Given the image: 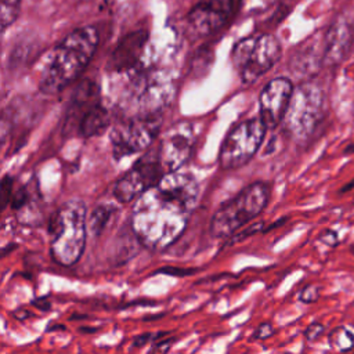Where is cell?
<instances>
[{
	"label": "cell",
	"mask_w": 354,
	"mask_h": 354,
	"mask_svg": "<svg viewBox=\"0 0 354 354\" xmlns=\"http://www.w3.org/2000/svg\"><path fill=\"white\" fill-rule=\"evenodd\" d=\"M199 185L189 173L173 171L144 192L131 213V227L137 239L148 249L162 250L185 230L196 207Z\"/></svg>",
	"instance_id": "6da1fadb"
},
{
	"label": "cell",
	"mask_w": 354,
	"mask_h": 354,
	"mask_svg": "<svg viewBox=\"0 0 354 354\" xmlns=\"http://www.w3.org/2000/svg\"><path fill=\"white\" fill-rule=\"evenodd\" d=\"M94 26H82L66 35L53 51V57L39 79V90L54 95L75 82L90 64L97 46Z\"/></svg>",
	"instance_id": "7a4b0ae2"
},
{
	"label": "cell",
	"mask_w": 354,
	"mask_h": 354,
	"mask_svg": "<svg viewBox=\"0 0 354 354\" xmlns=\"http://www.w3.org/2000/svg\"><path fill=\"white\" fill-rule=\"evenodd\" d=\"M48 234L51 257L59 266H72L83 254L87 236V210L80 199L62 203L54 213Z\"/></svg>",
	"instance_id": "3957f363"
},
{
	"label": "cell",
	"mask_w": 354,
	"mask_h": 354,
	"mask_svg": "<svg viewBox=\"0 0 354 354\" xmlns=\"http://www.w3.org/2000/svg\"><path fill=\"white\" fill-rule=\"evenodd\" d=\"M270 185L256 181L224 202L213 214L209 232L213 238H230L241 227L259 216L268 203Z\"/></svg>",
	"instance_id": "277c9868"
},
{
	"label": "cell",
	"mask_w": 354,
	"mask_h": 354,
	"mask_svg": "<svg viewBox=\"0 0 354 354\" xmlns=\"http://www.w3.org/2000/svg\"><path fill=\"white\" fill-rule=\"evenodd\" d=\"M282 47L271 33H260L239 40L232 48V65L242 83H253L267 73L281 58Z\"/></svg>",
	"instance_id": "5b68a950"
},
{
	"label": "cell",
	"mask_w": 354,
	"mask_h": 354,
	"mask_svg": "<svg viewBox=\"0 0 354 354\" xmlns=\"http://www.w3.org/2000/svg\"><path fill=\"white\" fill-rule=\"evenodd\" d=\"M325 112V94L313 82L299 84L292 95L283 119L286 131L297 142L308 140L319 126Z\"/></svg>",
	"instance_id": "8992f818"
},
{
	"label": "cell",
	"mask_w": 354,
	"mask_h": 354,
	"mask_svg": "<svg viewBox=\"0 0 354 354\" xmlns=\"http://www.w3.org/2000/svg\"><path fill=\"white\" fill-rule=\"evenodd\" d=\"M267 127L260 118H250L234 126L221 144L218 152L220 167L234 170L246 165L259 151Z\"/></svg>",
	"instance_id": "52a82bcc"
},
{
	"label": "cell",
	"mask_w": 354,
	"mask_h": 354,
	"mask_svg": "<svg viewBox=\"0 0 354 354\" xmlns=\"http://www.w3.org/2000/svg\"><path fill=\"white\" fill-rule=\"evenodd\" d=\"M160 113L134 115L119 123L111 134L112 153L116 159L145 151L159 133Z\"/></svg>",
	"instance_id": "ba28073f"
},
{
	"label": "cell",
	"mask_w": 354,
	"mask_h": 354,
	"mask_svg": "<svg viewBox=\"0 0 354 354\" xmlns=\"http://www.w3.org/2000/svg\"><path fill=\"white\" fill-rule=\"evenodd\" d=\"M165 174L158 148L149 149L115 183L112 194L120 203L137 201L144 192L155 187Z\"/></svg>",
	"instance_id": "9c48e42d"
},
{
	"label": "cell",
	"mask_w": 354,
	"mask_h": 354,
	"mask_svg": "<svg viewBox=\"0 0 354 354\" xmlns=\"http://www.w3.org/2000/svg\"><path fill=\"white\" fill-rule=\"evenodd\" d=\"M130 97L137 106V115H156L169 104L173 97L174 86L171 79L158 71L149 75H138L133 80Z\"/></svg>",
	"instance_id": "30bf717a"
},
{
	"label": "cell",
	"mask_w": 354,
	"mask_h": 354,
	"mask_svg": "<svg viewBox=\"0 0 354 354\" xmlns=\"http://www.w3.org/2000/svg\"><path fill=\"white\" fill-rule=\"evenodd\" d=\"M196 144V134L188 122H178L163 134L158 152L165 173L178 171L191 158Z\"/></svg>",
	"instance_id": "8fae6325"
},
{
	"label": "cell",
	"mask_w": 354,
	"mask_h": 354,
	"mask_svg": "<svg viewBox=\"0 0 354 354\" xmlns=\"http://www.w3.org/2000/svg\"><path fill=\"white\" fill-rule=\"evenodd\" d=\"M232 0H199L187 15L188 33L203 39L218 32L230 19Z\"/></svg>",
	"instance_id": "7c38bea8"
},
{
	"label": "cell",
	"mask_w": 354,
	"mask_h": 354,
	"mask_svg": "<svg viewBox=\"0 0 354 354\" xmlns=\"http://www.w3.org/2000/svg\"><path fill=\"white\" fill-rule=\"evenodd\" d=\"M295 87L288 77L270 80L260 93V119L267 129H275L283 122Z\"/></svg>",
	"instance_id": "4fadbf2b"
},
{
	"label": "cell",
	"mask_w": 354,
	"mask_h": 354,
	"mask_svg": "<svg viewBox=\"0 0 354 354\" xmlns=\"http://www.w3.org/2000/svg\"><path fill=\"white\" fill-rule=\"evenodd\" d=\"M148 41V33L138 29L123 36L112 51L108 61V71L112 73L130 72L140 61Z\"/></svg>",
	"instance_id": "5bb4252c"
},
{
	"label": "cell",
	"mask_w": 354,
	"mask_h": 354,
	"mask_svg": "<svg viewBox=\"0 0 354 354\" xmlns=\"http://www.w3.org/2000/svg\"><path fill=\"white\" fill-rule=\"evenodd\" d=\"M351 25L344 18H336L324 37V65L336 66L344 61L353 46Z\"/></svg>",
	"instance_id": "9a60e30c"
},
{
	"label": "cell",
	"mask_w": 354,
	"mask_h": 354,
	"mask_svg": "<svg viewBox=\"0 0 354 354\" xmlns=\"http://www.w3.org/2000/svg\"><path fill=\"white\" fill-rule=\"evenodd\" d=\"M100 102L101 97L98 86L90 80L80 83L73 91L69 106L65 112L64 131L69 134L72 130H77L84 115Z\"/></svg>",
	"instance_id": "2e32d148"
},
{
	"label": "cell",
	"mask_w": 354,
	"mask_h": 354,
	"mask_svg": "<svg viewBox=\"0 0 354 354\" xmlns=\"http://www.w3.org/2000/svg\"><path fill=\"white\" fill-rule=\"evenodd\" d=\"M108 126H109V113L105 109V106L100 102L84 115V118L79 124L77 131L80 136L90 138V137L102 134Z\"/></svg>",
	"instance_id": "e0dca14e"
},
{
	"label": "cell",
	"mask_w": 354,
	"mask_h": 354,
	"mask_svg": "<svg viewBox=\"0 0 354 354\" xmlns=\"http://www.w3.org/2000/svg\"><path fill=\"white\" fill-rule=\"evenodd\" d=\"M329 344L339 353H348L354 348V333L346 326H336L328 336Z\"/></svg>",
	"instance_id": "ac0fdd59"
},
{
	"label": "cell",
	"mask_w": 354,
	"mask_h": 354,
	"mask_svg": "<svg viewBox=\"0 0 354 354\" xmlns=\"http://www.w3.org/2000/svg\"><path fill=\"white\" fill-rule=\"evenodd\" d=\"M111 213H112V207L106 206V205H101V206H97L93 213L90 214L88 217V230L90 232L94 235V236H98L101 235V232L104 231L109 217H111Z\"/></svg>",
	"instance_id": "d6986e66"
},
{
	"label": "cell",
	"mask_w": 354,
	"mask_h": 354,
	"mask_svg": "<svg viewBox=\"0 0 354 354\" xmlns=\"http://www.w3.org/2000/svg\"><path fill=\"white\" fill-rule=\"evenodd\" d=\"M21 0H1L0 8V25L1 30L4 32L18 17Z\"/></svg>",
	"instance_id": "ffe728a7"
},
{
	"label": "cell",
	"mask_w": 354,
	"mask_h": 354,
	"mask_svg": "<svg viewBox=\"0 0 354 354\" xmlns=\"http://www.w3.org/2000/svg\"><path fill=\"white\" fill-rule=\"evenodd\" d=\"M321 296V288L314 283L306 285L300 292H299V300L304 304H313L315 303Z\"/></svg>",
	"instance_id": "44dd1931"
},
{
	"label": "cell",
	"mask_w": 354,
	"mask_h": 354,
	"mask_svg": "<svg viewBox=\"0 0 354 354\" xmlns=\"http://www.w3.org/2000/svg\"><path fill=\"white\" fill-rule=\"evenodd\" d=\"M169 332H165V330H160V332H156V333H152V332H144L141 335H137L133 337V347H142L145 346L147 343H151L152 340L156 342V340H160L163 337L167 336Z\"/></svg>",
	"instance_id": "7402d4cb"
},
{
	"label": "cell",
	"mask_w": 354,
	"mask_h": 354,
	"mask_svg": "<svg viewBox=\"0 0 354 354\" xmlns=\"http://www.w3.org/2000/svg\"><path fill=\"white\" fill-rule=\"evenodd\" d=\"M325 325L322 322L314 321L304 329V337L307 342H315L325 333Z\"/></svg>",
	"instance_id": "603a6c76"
},
{
	"label": "cell",
	"mask_w": 354,
	"mask_h": 354,
	"mask_svg": "<svg viewBox=\"0 0 354 354\" xmlns=\"http://www.w3.org/2000/svg\"><path fill=\"white\" fill-rule=\"evenodd\" d=\"M198 268H183V267H176V266H166L155 271V274H166L171 277H187L194 272H196Z\"/></svg>",
	"instance_id": "cb8c5ba5"
},
{
	"label": "cell",
	"mask_w": 354,
	"mask_h": 354,
	"mask_svg": "<svg viewBox=\"0 0 354 354\" xmlns=\"http://www.w3.org/2000/svg\"><path fill=\"white\" fill-rule=\"evenodd\" d=\"M275 333V329L271 322H261L253 332V339L256 340H266Z\"/></svg>",
	"instance_id": "d4e9b609"
},
{
	"label": "cell",
	"mask_w": 354,
	"mask_h": 354,
	"mask_svg": "<svg viewBox=\"0 0 354 354\" xmlns=\"http://www.w3.org/2000/svg\"><path fill=\"white\" fill-rule=\"evenodd\" d=\"M173 342H174L173 337H163V339H160V340L153 342L155 344L152 346L151 354H167L169 350H170L171 346H173Z\"/></svg>",
	"instance_id": "484cf974"
},
{
	"label": "cell",
	"mask_w": 354,
	"mask_h": 354,
	"mask_svg": "<svg viewBox=\"0 0 354 354\" xmlns=\"http://www.w3.org/2000/svg\"><path fill=\"white\" fill-rule=\"evenodd\" d=\"M319 241H322L325 245L330 246V248H336L339 245V236L335 231L332 230H326L319 235Z\"/></svg>",
	"instance_id": "4316f807"
},
{
	"label": "cell",
	"mask_w": 354,
	"mask_h": 354,
	"mask_svg": "<svg viewBox=\"0 0 354 354\" xmlns=\"http://www.w3.org/2000/svg\"><path fill=\"white\" fill-rule=\"evenodd\" d=\"M11 181H8V178H3L1 183V207L4 209L8 203V201H11Z\"/></svg>",
	"instance_id": "83f0119b"
},
{
	"label": "cell",
	"mask_w": 354,
	"mask_h": 354,
	"mask_svg": "<svg viewBox=\"0 0 354 354\" xmlns=\"http://www.w3.org/2000/svg\"><path fill=\"white\" fill-rule=\"evenodd\" d=\"M32 306H35L36 308H39V310H41V311H50V308H51V301H50L47 297L41 296V297L33 299V300H32Z\"/></svg>",
	"instance_id": "f1b7e54d"
},
{
	"label": "cell",
	"mask_w": 354,
	"mask_h": 354,
	"mask_svg": "<svg viewBox=\"0 0 354 354\" xmlns=\"http://www.w3.org/2000/svg\"><path fill=\"white\" fill-rule=\"evenodd\" d=\"M30 315H32V313H30L29 310H26V308H22V307L12 311V317L17 318L18 321H25V319L29 318Z\"/></svg>",
	"instance_id": "f546056e"
},
{
	"label": "cell",
	"mask_w": 354,
	"mask_h": 354,
	"mask_svg": "<svg viewBox=\"0 0 354 354\" xmlns=\"http://www.w3.org/2000/svg\"><path fill=\"white\" fill-rule=\"evenodd\" d=\"M98 330V328H90V326H82V328H79V332H82V333H94V332H97Z\"/></svg>",
	"instance_id": "4dcf8cb0"
},
{
	"label": "cell",
	"mask_w": 354,
	"mask_h": 354,
	"mask_svg": "<svg viewBox=\"0 0 354 354\" xmlns=\"http://www.w3.org/2000/svg\"><path fill=\"white\" fill-rule=\"evenodd\" d=\"M354 188V180H351L350 183H347L342 189H340V192H347V191H350V189H353Z\"/></svg>",
	"instance_id": "1f68e13d"
},
{
	"label": "cell",
	"mask_w": 354,
	"mask_h": 354,
	"mask_svg": "<svg viewBox=\"0 0 354 354\" xmlns=\"http://www.w3.org/2000/svg\"><path fill=\"white\" fill-rule=\"evenodd\" d=\"M344 153H354V142H351V144H348L347 147H346V149H344Z\"/></svg>",
	"instance_id": "d6a6232c"
},
{
	"label": "cell",
	"mask_w": 354,
	"mask_h": 354,
	"mask_svg": "<svg viewBox=\"0 0 354 354\" xmlns=\"http://www.w3.org/2000/svg\"><path fill=\"white\" fill-rule=\"evenodd\" d=\"M55 329H62V330H64V329H65V326H64V325H54V326H48V332H50V330H55Z\"/></svg>",
	"instance_id": "836d02e7"
},
{
	"label": "cell",
	"mask_w": 354,
	"mask_h": 354,
	"mask_svg": "<svg viewBox=\"0 0 354 354\" xmlns=\"http://www.w3.org/2000/svg\"><path fill=\"white\" fill-rule=\"evenodd\" d=\"M137 303H141V304H153V301H145V300H142V301H137ZM131 304H136V301H134V303H129L127 306H131Z\"/></svg>",
	"instance_id": "e575fe53"
}]
</instances>
